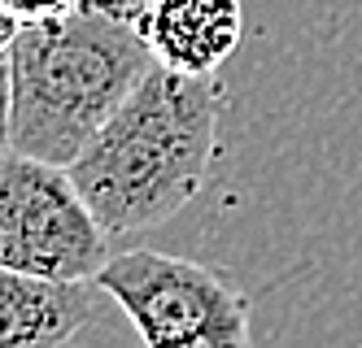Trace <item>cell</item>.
Masks as SVG:
<instances>
[{
  "instance_id": "3",
  "label": "cell",
  "mask_w": 362,
  "mask_h": 348,
  "mask_svg": "<svg viewBox=\"0 0 362 348\" xmlns=\"http://www.w3.org/2000/svg\"><path fill=\"white\" fill-rule=\"evenodd\" d=\"M144 348H253L249 296L201 261L132 248L96 275Z\"/></svg>"
},
{
  "instance_id": "7",
  "label": "cell",
  "mask_w": 362,
  "mask_h": 348,
  "mask_svg": "<svg viewBox=\"0 0 362 348\" xmlns=\"http://www.w3.org/2000/svg\"><path fill=\"white\" fill-rule=\"evenodd\" d=\"M13 35L18 18L0 13V157L13 148Z\"/></svg>"
},
{
  "instance_id": "4",
  "label": "cell",
  "mask_w": 362,
  "mask_h": 348,
  "mask_svg": "<svg viewBox=\"0 0 362 348\" xmlns=\"http://www.w3.org/2000/svg\"><path fill=\"white\" fill-rule=\"evenodd\" d=\"M110 231L66 166L27 152L0 157V265L44 279H96Z\"/></svg>"
},
{
  "instance_id": "1",
  "label": "cell",
  "mask_w": 362,
  "mask_h": 348,
  "mask_svg": "<svg viewBox=\"0 0 362 348\" xmlns=\"http://www.w3.org/2000/svg\"><path fill=\"white\" fill-rule=\"evenodd\" d=\"M223 88L214 74H179L162 61L132 88L92 144L66 166L110 235L170 222L210 179Z\"/></svg>"
},
{
  "instance_id": "8",
  "label": "cell",
  "mask_w": 362,
  "mask_h": 348,
  "mask_svg": "<svg viewBox=\"0 0 362 348\" xmlns=\"http://www.w3.org/2000/svg\"><path fill=\"white\" fill-rule=\"evenodd\" d=\"M79 0H0V13H13L18 22L27 18H44V13H62V9H74Z\"/></svg>"
},
{
  "instance_id": "6",
  "label": "cell",
  "mask_w": 362,
  "mask_h": 348,
  "mask_svg": "<svg viewBox=\"0 0 362 348\" xmlns=\"http://www.w3.org/2000/svg\"><path fill=\"white\" fill-rule=\"evenodd\" d=\"M96 279H44L0 265V348H70L96 318Z\"/></svg>"
},
{
  "instance_id": "5",
  "label": "cell",
  "mask_w": 362,
  "mask_h": 348,
  "mask_svg": "<svg viewBox=\"0 0 362 348\" xmlns=\"http://www.w3.org/2000/svg\"><path fill=\"white\" fill-rule=\"evenodd\" d=\"M136 26L153 52L179 74H214L245 35L240 0H140Z\"/></svg>"
},
{
  "instance_id": "2",
  "label": "cell",
  "mask_w": 362,
  "mask_h": 348,
  "mask_svg": "<svg viewBox=\"0 0 362 348\" xmlns=\"http://www.w3.org/2000/svg\"><path fill=\"white\" fill-rule=\"evenodd\" d=\"M153 70L132 0H79L18 22L13 152L70 166Z\"/></svg>"
}]
</instances>
